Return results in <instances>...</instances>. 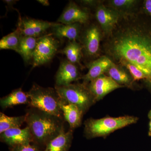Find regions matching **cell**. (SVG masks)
Wrapping results in <instances>:
<instances>
[{
    "label": "cell",
    "mask_w": 151,
    "mask_h": 151,
    "mask_svg": "<svg viewBox=\"0 0 151 151\" xmlns=\"http://www.w3.org/2000/svg\"><path fill=\"white\" fill-rule=\"evenodd\" d=\"M55 89L63 102L76 105L84 113L96 103L87 84L84 83L55 86Z\"/></svg>",
    "instance_id": "5"
},
{
    "label": "cell",
    "mask_w": 151,
    "mask_h": 151,
    "mask_svg": "<svg viewBox=\"0 0 151 151\" xmlns=\"http://www.w3.org/2000/svg\"><path fill=\"white\" fill-rule=\"evenodd\" d=\"M52 29V34L59 38H67L70 41L76 40L79 37L80 24H64L58 23Z\"/></svg>",
    "instance_id": "18"
},
{
    "label": "cell",
    "mask_w": 151,
    "mask_h": 151,
    "mask_svg": "<svg viewBox=\"0 0 151 151\" xmlns=\"http://www.w3.org/2000/svg\"><path fill=\"white\" fill-rule=\"evenodd\" d=\"M26 123L32 137V142L46 146L64 129L63 119L31 107L25 115Z\"/></svg>",
    "instance_id": "2"
},
{
    "label": "cell",
    "mask_w": 151,
    "mask_h": 151,
    "mask_svg": "<svg viewBox=\"0 0 151 151\" xmlns=\"http://www.w3.org/2000/svg\"><path fill=\"white\" fill-rule=\"evenodd\" d=\"M113 62L107 56H102L94 60L89 65V70L82 76L84 84H87L92 80L106 73Z\"/></svg>",
    "instance_id": "14"
},
{
    "label": "cell",
    "mask_w": 151,
    "mask_h": 151,
    "mask_svg": "<svg viewBox=\"0 0 151 151\" xmlns=\"http://www.w3.org/2000/svg\"><path fill=\"white\" fill-rule=\"evenodd\" d=\"M148 117L149 119H151V110L150 111V112H149V113H148Z\"/></svg>",
    "instance_id": "30"
},
{
    "label": "cell",
    "mask_w": 151,
    "mask_h": 151,
    "mask_svg": "<svg viewBox=\"0 0 151 151\" xmlns=\"http://www.w3.org/2000/svg\"><path fill=\"white\" fill-rule=\"evenodd\" d=\"M143 12L151 18V0H145L143 2Z\"/></svg>",
    "instance_id": "27"
},
{
    "label": "cell",
    "mask_w": 151,
    "mask_h": 151,
    "mask_svg": "<svg viewBox=\"0 0 151 151\" xmlns=\"http://www.w3.org/2000/svg\"><path fill=\"white\" fill-rule=\"evenodd\" d=\"M102 32L99 27L92 24L87 27L83 35V46L87 56L93 57L97 55L100 49Z\"/></svg>",
    "instance_id": "9"
},
{
    "label": "cell",
    "mask_w": 151,
    "mask_h": 151,
    "mask_svg": "<svg viewBox=\"0 0 151 151\" xmlns=\"http://www.w3.org/2000/svg\"><path fill=\"white\" fill-rule=\"evenodd\" d=\"M138 1L135 0H112L109 1L110 6L113 9L119 12H124L132 9L136 5Z\"/></svg>",
    "instance_id": "25"
},
{
    "label": "cell",
    "mask_w": 151,
    "mask_h": 151,
    "mask_svg": "<svg viewBox=\"0 0 151 151\" xmlns=\"http://www.w3.org/2000/svg\"><path fill=\"white\" fill-rule=\"evenodd\" d=\"M87 86L96 102L102 100L112 91L124 87L117 83L110 76L105 74L92 80L87 84Z\"/></svg>",
    "instance_id": "7"
},
{
    "label": "cell",
    "mask_w": 151,
    "mask_h": 151,
    "mask_svg": "<svg viewBox=\"0 0 151 151\" xmlns=\"http://www.w3.org/2000/svg\"><path fill=\"white\" fill-rule=\"evenodd\" d=\"M148 135L149 137H151V119L150 123H149Z\"/></svg>",
    "instance_id": "29"
},
{
    "label": "cell",
    "mask_w": 151,
    "mask_h": 151,
    "mask_svg": "<svg viewBox=\"0 0 151 151\" xmlns=\"http://www.w3.org/2000/svg\"><path fill=\"white\" fill-rule=\"evenodd\" d=\"M27 93L30 100L29 105L31 107L62 118L60 107L62 100L55 89L44 88L35 84Z\"/></svg>",
    "instance_id": "4"
},
{
    "label": "cell",
    "mask_w": 151,
    "mask_h": 151,
    "mask_svg": "<svg viewBox=\"0 0 151 151\" xmlns=\"http://www.w3.org/2000/svg\"><path fill=\"white\" fill-rule=\"evenodd\" d=\"M138 120L137 117L129 116L89 119L84 122V134L88 139L107 137L116 130L136 124Z\"/></svg>",
    "instance_id": "3"
},
{
    "label": "cell",
    "mask_w": 151,
    "mask_h": 151,
    "mask_svg": "<svg viewBox=\"0 0 151 151\" xmlns=\"http://www.w3.org/2000/svg\"><path fill=\"white\" fill-rule=\"evenodd\" d=\"M78 68L68 60L63 61L55 76V86H65L81 79Z\"/></svg>",
    "instance_id": "13"
},
{
    "label": "cell",
    "mask_w": 151,
    "mask_h": 151,
    "mask_svg": "<svg viewBox=\"0 0 151 151\" xmlns=\"http://www.w3.org/2000/svg\"><path fill=\"white\" fill-rule=\"evenodd\" d=\"M73 129H63L58 136L47 143L42 151H68L73 139Z\"/></svg>",
    "instance_id": "16"
},
{
    "label": "cell",
    "mask_w": 151,
    "mask_h": 151,
    "mask_svg": "<svg viewBox=\"0 0 151 151\" xmlns=\"http://www.w3.org/2000/svg\"><path fill=\"white\" fill-rule=\"evenodd\" d=\"M39 3H40L42 5L45 6H49V3L48 1L47 0H39L37 1Z\"/></svg>",
    "instance_id": "28"
},
{
    "label": "cell",
    "mask_w": 151,
    "mask_h": 151,
    "mask_svg": "<svg viewBox=\"0 0 151 151\" xmlns=\"http://www.w3.org/2000/svg\"><path fill=\"white\" fill-rule=\"evenodd\" d=\"M25 122V115L17 117H9L1 112L0 134L10 129L20 128Z\"/></svg>",
    "instance_id": "23"
},
{
    "label": "cell",
    "mask_w": 151,
    "mask_h": 151,
    "mask_svg": "<svg viewBox=\"0 0 151 151\" xmlns=\"http://www.w3.org/2000/svg\"><path fill=\"white\" fill-rule=\"evenodd\" d=\"M10 151H42L37 145L24 144L9 147Z\"/></svg>",
    "instance_id": "26"
},
{
    "label": "cell",
    "mask_w": 151,
    "mask_h": 151,
    "mask_svg": "<svg viewBox=\"0 0 151 151\" xmlns=\"http://www.w3.org/2000/svg\"><path fill=\"white\" fill-rule=\"evenodd\" d=\"M58 24L35 19H25L22 21L18 27L22 35L37 37Z\"/></svg>",
    "instance_id": "12"
},
{
    "label": "cell",
    "mask_w": 151,
    "mask_h": 151,
    "mask_svg": "<svg viewBox=\"0 0 151 151\" xmlns=\"http://www.w3.org/2000/svg\"><path fill=\"white\" fill-rule=\"evenodd\" d=\"M89 14L86 10L80 7L73 2H70L59 17L58 22L62 24H85L89 21Z\"/></svg>",
    "instance_id": "10"
},
{
    "label": "cell",
    "mask_w": 151,
    "mask_h": 151,
    "mask_svg": "<svg viewBox=\"0 0 151 151\" xmlns=\"http://www.w3.org/2000/svg\"><path fill=\"white\" fill-rule=\"evenodd\" d=\"M116 63H117V65L127 68V70L129 72L130 75L132 76L134 82L142 80L144 83L145 79V77L142 72L139 69H138L137 68L124 60H120Z\"/></svg>",
    "instance_id": "24"
},
{
    "label": "cell",
    "mask_w": 151,
    "mask_h": 151,
    "mask_svg": "<svg viewBox=\"0 0 151 151\" xmlns=\"http://www.w3.org/2000/svg\"><path fill=\"white\" fill-rule=\"evenodd\" d=\"M82 49L81 45L76 40L70 41L61 50V52L66 55L67 60L71 63L80 64Z\"/></svg>",
    "instance_id": "22"
},
{
    "label": "cell",
    "mask_w": 151,
    "mask_h": 151,
    "mask_svg": "<svg viewBox=\"0 0 151 151\" xmlns=\"http://www.w3.org/2000/svg\"><path fill=\"white\" fill-rule=\"evenodd\" d=\"M21 36V32L18 27L13 32L4 37L0 40V49L11 50L19 53Z\"/></svg>",
    "instance_id": "21"
},
{
    "label": "cell",
    "mask_w": 151,
    "mask_h": 151,
    "mask_svg": "<svg viewBox=\"0 0 151 151\" xmlns=\"http://www.w3.org/2000/svg\"><path fill=\"white\" fill-rule=\"evenodd\" d=\"M106 73L117 83L123 86H127L131 88L133 86V80L123 67L113 62L111 67Z\"/></svg>",
    "instance_id": "19"
},
{
    "label": "cell",
    "mask_w": 151,
    "mask_h": 151,
    "mask_svg": "<svg viewBox=\"0 0 151 151\" xmlns=\"http://www.w3.org/2000/svg\"><path fill=\"white\" fill-rule=\"evenodd\" d=\"M60 107L64 120L69 124L70 129L73 130L81 126L84 113L80 108L73 104L64 103L62 100Z\"/></svg>",
    "instance_id": "15"
},
{
    "label": "cell",
    "mask_w": 151,
    "mask_h": 151,
    "mask_svg": "<svg viewBox=\"0 0 151 151\" xmlns=\"http://www.w3.org/2000/svg\"><path fill=\"white\" fill-rule=\"evenodd\" d=\"M96 17L103 32L108 36L112 33L118 24L120 14L114 9L100 5L96 10Z\"/></svg>",
    "instance_id": "8"
},
{
    "label": "cell",
    "mask_w": 151,
    "mask_h": 151,
    "mask_svg": "<svg viewBox=\"0 0 151 151\" xmlns=\"http://www.w3.org/2000/svg\"><path fill=\"white\" fill-rule=\"evenodd\" d=\"M30 100L27 93L22 91L21 88L13 90L10 94L1 98L0 105L4 109L21 104H29Z\"/></svg>",
    "instance_id": "17"
},
{
    "label": "cell",
    "mask_w": 151,
    "mask_h": 151,
    "mask_svg": "<svg viewBox=\"0 0 151 151\" xmlns=\"http://www.w3.org/2000/svg\"><path fill=\"white\" fill-rule=\"evenodd\" d=\"M113 62L124 60L145 75L144 84L151 93V18L144 12L120 15L119 22L103 45Z\"/></svg>",
    "instance_id": "1"
},
{
    "label": "cell",
    "mask_w": 151,
    "mask_h": 151,
    "mask_svg": "<svg viewBox=\"0 0 151 151\" xmlns=\"http://www.w3.org/2000/svg\"><path fill=\"white\" fill-rule=\"evenodd\" d=\"M58 41L51 35L39 38L32 57V68L49 62L57 52Z\"/></svg>",
    "instance_id": "6"
},
{
    "label": "cell",
    "mask_w": 151,
    "mask_h": 151,
    "mask_svg": "<svg viewBox=\"0 0 151 151\" xmlns=\"http://www.w3.org/2000/svg\"><path fill=\"white\" fill-rule=\"evenodd\" d=\"M0 134L1 142L5 143L9 147L33 142L31 133L27 127L23 129H10Z\"/></svg>",
    "instance_id": "11"
},
{
    "label": "cell",
    "mask_w": 151,
    "mask_h": 151,
    "mask_svg": "<svg viewBox=\"0 0 151 151\" xmlns=\"http://www.w3.org/2000/svg\"><path fill=\"white\" fill-rule=\"evenodd\" d=\"M39 38L22 35L21 36L19 53L25 62H28L32 59Z\"/></svg>",
    "instance_id": "20"
}]
</instances>
